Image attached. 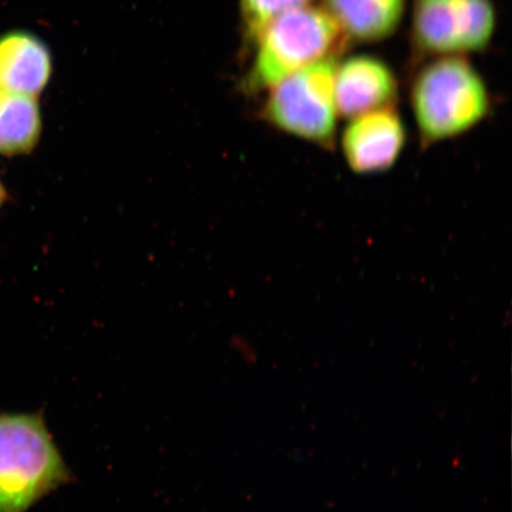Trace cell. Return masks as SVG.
<instances>
[{"instance_id": "9", "label": "cell", "mask_w": 512, "mask_h": 512, "mask_svg": "<svg viewBox=\"0 0 512 512\" xmlns=\"http://www.w3.org/2000/svg\"><path fill=\"white\" fill-rule=\"evenodd\" d=\"M323 8L335 19L350 43H377L399 29L407 0H324Z\"/></svg>"}, {"instance_id": "7", "label": "cell", "mask_w": 512, "mask_h": 512, "mask_svg": "<svg viewBox=\"0 0 512 512\" xmlns=\"http://www.w3.org/2000/svg\"><path fill=\"white\" fill-rule=\"evenodd\" d=\"M399 81L386 61L368 54L338 59L335 70V99L339 118L395 107Z\"/></svg>"}, {"instance_id": "12", "label": "cell", "mask_w": 512, "mask_h": 512, "mask_svg": "<svg viewBox=\"0 0 512 512\" xmlns=\"http://www.w3.org/2000/svg\"><path fill=\"white\" fill-rule=\"evenodd\" d=\"M5 197H6L5 189L2 185V183H0V207H2V204L5 201Z\"/></svg>"}, {"instance_id": "4", "label": "cell", "mask_w": 512, "mask_h": 512, "mask_svg": "<svg viewBox=\"0 0 512 512\" xmlns=\"http://www.w3.org/2000/svg\"><path fill=\"white\" fill-rule=\"evenodd\" d=\"M338 59L311 64L268 88L261 112L266 123L320 149L335 147L339 119L335 99Z\"/></svg>"}, {"instance_id": "8", "label": "cell", "mask_w": 512, "mask_h": 512, "mask_svg": "<svg viewBox=\"0 0 512 512\" xmlns=\"http://www.w3.org/2000/svg\"><path fill=\"white\" fill-rule=\"evenodd\" d=\"M51 74L53 59L40 38L23 31L0 38V89L36 98Z\"/></svg>"}, {"instance_id": "11", "label": "cell", "mask_w": 512, "mask_h": 512, "mask_svg": "<svg viewBox=\"0 0 512 512\" xmlns=\"http://www.w3.org/2000/svg\"><path fill=\"white\" fill-rule=\"evenodd\" d=\"M313 0H240L241 15L247 36L254 41L259 32L275 17L312 4Z\"/></svg>"}, {"instance_id": "10", "label": "cell", "mask_w": 512, "mask_h": 512, "mask_svg": "<svg viewBox=\"0 0 512 512\" xmlns=\"http://www.w3.org/2000/svg\"><path fill=\"white\" fill-rule=\"evenodd\" d=\"M41 132L36 98L0 89V153L16 156L34 150Z\"/></svg>"}, {"instance_id": "5", "label": "cell", "mask_w": 512, "mask_h": 512, "mask_svg": "<svg viewBox=\"0 0 512 512\" xmlns=\"http://www.w3.org/2000/svg\"><path fill=\"white\" fill-rule=\"evenodd\" d=\"M496 28L494 0H412L411 42L419 57L482 53Z\"/></svg>"}, {"instance_id": "3", "label": "cell", "mask_w": 512, "mask_h": 512, "mask_svg": "<svg viewBox=\"0 0 512 512\" xmlns=\"http://www.w3.org/2000/svg\"><path fill=\"white\" fill-rule=\"evenodd\" d=\"M249 86L265 89L320 61L341 57L349 46L322 5H306L272 19L254 38Z\"/></svg>"}, {"instance_id": "6", "label": "cell", "mask_w": 512, "mask_h": 512, "mask_svg": "<svg viewBox=\"0 0 512 512\" xmlns=\"http://www.w3.org/2000/svg\"><path fill=\"white\" fill-rule=\"evenodd\" d=\"M339 144L354 174L380 175L399 162L407 144V127L396 107L383 108L349 119Z\"/></svg>"}, {"instance_id": "1", "label": "cell", "mask_w": 512, "mask_h": 512, "mask_svg": "<svg viewBox=\"0 0 512 512\" xmlns=\"http://www.w3.org/2000/svg\"><path fill=\"white\" fill-rule=\"evenodd\" d=\"M409 104L420 143L430 147L465 136L488 118V85L467 56L432 57L416 72Z\"/></svg>"}, {"instance_id": "2", "label": "cell", "mask_w": 512, "mask_h": 512, "mask_svg": "<svg viewBox=\"0 0 512 512\" xmlns=\"http://www.w3.org/2000/svg\"><path fill=\"white\" fill-rule=\"evenodd\" d=\"M73 480L42 412H0V512H28Z\"/></svg>"}]
</instances>
